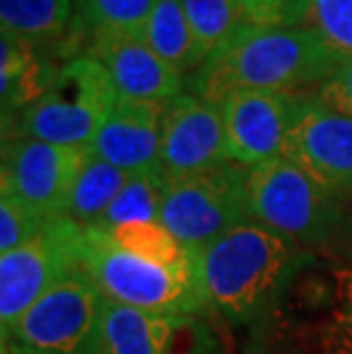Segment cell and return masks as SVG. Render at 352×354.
I'll return each instance as SVG.
<instances>
[{
	"label": "cell",
	"instance_id": "obj_9",
	"mask_svg": "<svg viewBox=\"0 0 352 354\" xmlns=\"http://www.w3.org/2000/svg\"><path fill=\"white\" fill-rule=\"evenodd\" d=\"M87 160V149L3 135L0 194H10L46 215H62Z\"/></svg>",
	"mask_w": 352,
	"mask_h": 354
},
{
	"label": "cell",
	"instance_id": "obj_14",
	"mask_svg": "<svg viewBox=\"0 0 352 354\" xmlns=\"http://www.w3.org/2000/svg\"><path fill=\"white\" fill-rule=\"evenodd\" d=\"M82 50L106 69L119 99L167 103L188 92V78L172 69L138 35H94Z\"/></svg>",
	"mask_w": 352,
	"mask_h": 354
},
{
	"label": "cell",
	"instance_id": "obj_24",
	"mask_svg": "<svg viewBox=\"0 0 352 354\" xmlns=\"http://www.w3.org/2000/svg\"><path fill=\"white\" fill-rule=\"evenodd\" d=\"M304 28H311L341 57H352V0H313Z\"/></svg>",
	"mask_w": 352,
	"mask_h": 354
},
{
	"label": "cell",
	"instance_id": "obj_16",
	"mask_svg": "<svg viewBox=\"0 0 352 354\" xmlns=\"http://www.w3.org/2000/svg\"><path fill=\"white\" fill-rule=\"evenodd\" d=\"M0 44V96H3V128L28 103L44 94L62 62L39 55L41 44L5 35Z\"/></svg>",
	"mask_w": 352,
	"mask_h": 354
},
{
	"label": "cell",
	"instance_id": "obj_4",
	"mask_svg": "<svg viewBox=\"0 0 352 354\" xmlns=\"http://www.w3.org/2000/svg\"><path fill=\"white\" fill-rule=\"evenodd\" d=\"M117 101L119 94L106 69L87 50H80L62 59L44 94L17 112L3 135L89 151Z\"/></svg>",
	"mask_w": 352,
	"mask_h": 354
},
{
	"label": "cell",
	"instance_id": "obj_12",
	"mask_svg": "<svg viewBox=\"0 0 352 354\" xmlns=\"http://www.w3.org/2000/svg\"><path fill=\"white\" fill-rule=\"evenodd\" d=\"M220 105L190 92L163 105L160 171L167 178L229 165Z\"/></svg>",
	"mask_w": 352,
	"mask_h": 354
},
{
	"label": "cell",
	"instance_id": "obj_28",
	"mask_svg": "<svg viewBox=\"0 0 352 354\" xmlns=\"http://www.w3.org/2000/svg\"><path fill=\"white\" fill-rule=\"evenodd\" d=\"M343 292L339 299V308L329 325V341L327 352L329 354H352V274L343 279Z\"/></svg>",
	"mask_w": 352,
	"mask_h": 354
},
{
	"label": "cell",
	"instance_id": "obj_26",
	"mask_svg": "<svg viewBox=\"0 0 352 354\" xmlns=\"http://www.w3.org/2000/svg\"><path fill=\"white\" fill-rule=\"evenodd\" d=\"M245 26L257 28H299L313 0H236Z\"/></svg>",
	"mask_w": 352,
	"mask_h": 354
},
{
	"label": "cell",
	"instance_id": "obj_21",
	"mask_svg": "<svg viewBox=\"0 0 352 354\" xmlns=\"http://www.w3.org/2000/svg\"><path fill=\"white\" fill-rule=\"evenodd\" d=\"M165 183H167V176L160 169L131 174V178L122 187V192L117 194L101 220L89 231L108 233L112 229L122 227V224L158 222Z\"/></svg>",
	"mask_w": 352,
	"mask_h": 354
},
{
	"label": "cell",
	"instance_id": "obj_13",
	"mask_svg": "<svg viewBox=\"0 0 352 354\" xmlns=\"http://www.w3.org/2000/svg\"><path fill=\"white\" fill-rule=\"evenodd\" d=\"M206 315H156L108 302L101 354H217Z\"/></svg>",
	"mask_w": 352,
	"mask_h": 354
},
{
	"label": "cell",
	"instance_id": "obj_25",
	"mask_svg": "<svg viewBox=\"0 0 352 354\" xmlns=\"http://www.w3.org/2000/svg\"><path fill=\"white\" fill-rule=\"evenodd\" d=\"M53 217L55 215L41 213L10 194H0V254L30 243L46 229Z\"/></svg>",
	"mask_w": 352,
	"mask_h": 354
},
{
	"label": "cell",
	"instance_id": "obj_20",
	"mask_svg": "<svg viewBox=\"0 0 352 354\" xmlns=\"http://www.w3.org/2000/svg\"><path fill=\"white\" fill-rule=\"evenodd\" d=\"M156 0H73V37L138 35L142 37Z\"/></svg>",
	"mask_w": 352,
	"mask_h": 354
},
{
	"label": "cell",
	"instance_id": "obj_17",
	"mask_svg": "<svg viewBox=\"0 0 352 354\" xmlns=\"http://www.w3.org/2000/svg\"><path fill=\"white\" fill-rule=\"evenodd\" d=\"M142 39L156 55L163 57L172 69L183 73L185 78L206 59L188 24L181 0H156Z\"/></svg>",
	"mask_w": 352,
	"mask_h": 354
},
{
	"label": "cell",
	"instance_id": "obj_2",
	"mask_svg": "<svg viewBox=\"0 0 352 354\" xmlns=\"http://www.w3.org/2000/svg\"><path fill=\"white\" fill-rule=\"evenodd\" d=\"M341 59L311 28L243 26L190 73L188 92L211 103L241 89L313 94Z\"/></svg>",
	"mask_w": 352,
	"mask_h": 354
},
{
	"label": "cell",
	"instance_id": "obj_19",
	"mask_svg": "<svg viewBox=\"0 0 352 354\" xmlns=\"http://www.w3.org/2000/svg\"><path fill=\"white\" fill-rule=\"evenodd\" d=\"M131 178L129 171L112 167L106 160H99L89 153L87 165L82 167L80 176L69 194L64 206V217L76 222L82 229H92L101 220L108 206Z\"/></svg>",
	"mask_w": 352,
	"mask_h": 354
},
{
	"label": "cell",
	"instance_id": "obj_27",
	"mask_svg": "<svg viewBox=\"0 0 352 354\" xmlns=\"http://www.w3.org/2000/svg\"><path fill=\"white\" fill-rule=\"evenodd\" d=\"M316 96L336 112L352 117V57H343L323 85L316 89Z\"/></svg>",
	"mask_w": 352,
	"mask_h": 354
},
{
	"label": "cell",
	"instance_id": "obj_7",
	"mask_svg": "<svg viewBox=\"0 0 352 354\" xmlns=\"http://www.w3.org/2000/svg\"><path fill=\"white\" fill-rule=\"evenodd\" d=\"M247 167H222L167 178L158 222L185 250H199L238 224L250 222L245 194Z\"/></svg>",
	"mask_w": 352,
	"mask_h": 354
},
{
	"label": "cell",
	"instance_id": "obj_15",
	"mask_svg": "<svg viewBox=\"0 0 352 354\" xmlns=\"http://www.w3.org/2000/svg\"><path fill=\"white\" fill-rule=\"evenodd\" d=\"M165 103L119 99L89 153L129 174L160 169V117Z\"/></svg>",
	"mask_w": 352,
	"mask_h": 354
},
{
	"label": "cell",
	"instance_id": "obj_3",
	"mask_svg": "<svg viewBox=\"0 0 352 354\" xmlns=\"http://www.w3.org/2000/svg\"><path fill=\"white\" fill-rule=\"evenodd\" d=\"M247 213L302 250L336 245L348 233L346 203L286 156L247 169Z\"/></svg>",
	"mask_w": 352,
	"mask_h": 354
},
{
	"label": "cell",
	"instance_id": "obj_23",
	"mask_svg": "<svg viewBox=\"0 0 352 354\" xmlns=\"http://www.w3.org/2000/svg\"><path fill=\"white\" fill-rule=\"evenodd\" d=\"M181 7L206 57L245 26L236 0H181Z\"/></svg>",
	"mask_w": 352,
	"mask_h": 354
},
{
	"label": "cell",
	"instance_id": "obj_22",
	"mask_svg": "<svg viewBox=\"0 0 352 354\" xmlns=\"http://www.w3.org/2000/svg\"><path fill=\"white\" fill-rule=\"evenodd\" d=\"M103 236H108L119 250L138 256L142 261L156 263V266L172 268V270H190L188 250L160 222L122 224V227L103 233Z\"/></svg>",
	"mask_w": 352,
	"mask_h": 354
},
{
	"label": "cell",
	"instance_id": "obj_8",
	"mask_svg": "<svg viewBox=\"0 0 352 354\" xmlns=\"http://www.w3.org/2000/svg\"><path fill=\"white\" fill-rule=\"evenodd\" d=\"M87 231L55 215L39 236L0 254V327L10 329L41 295L82 270Z\"/></svg>",
	"mask_w": 352,
	"mask_h": 354
},
{
	"label": "cell",
	"instance_id": "obj_18",
	"mask_svg": "<svg viewBox=\"0 0 352 354\" xmlns=\"http://www.w3.org/2000/svg\"><path fill=\"white\" fill-rule=\"evenodd\" d=\"M5 35L33 44H50L73 28V0H0Z\"/></svg>",
	"mask_w": 352,
	"mask_h": 354
},
{
	"label": "cell",
	"instance_id": "obj_1",
	"mask_svg": "<svg viewBox=\"0 0 352 354\" xmlns=\"http://www.w3.org/2000/svg\"><path fill=\"white\" fill-rule=\"evenodd\" d=\"M188 254L208 311L234 325L263 320L311 261V252L252 220Z\"/></svg>",
	"mask_w": 352,
	"mask_h": 354
},
{
	"label": "cell",
	"instance_id": "obj_10",
	"mask_svg": "<svg viewBox=\"0 0 352 354\" xmlns=\"http://www.w3.org/2000/svg\"><path fill=\"white\" fill-rule=\"evenodd\" d=\"M284 156L343 203H352V117L306 94Z\"/></svg>",
	"mask_w": 352,
	"mask_h": 354
},
{
	"label": "cell",
	"instance_id": "obj_29",
	"mask_svg": "<svg viewBox=\"0 0 352 354\" xmlns=\"http://www.w3.org/2000/svg\"><path fill=\"white\" fill-rule=\"evenodd\" d=\"M3 354H7V352H3Z\"/></svg>",
	"mask_w": 352,
	"mask_h": 354
},
{
	"label": "cell",
	"instance_id": "obj_11",
	"mask_svg": "<svg viewBox=\"0 0 352 354\" xmlns=\"http://www.w3.org/2000/svg\"><path fill=\"white\" fill-rule=\"evenodd\" d=\"M304 96L306 94L241 89L217 103L231 162L250 169L284 156Z\"/></svg>",
	"mask_w": 352,
	"mask_h": 354
},
{
	"label": "cell",
	"instance_id": "obj_5",
	"mask_svg": "<svg viewBox=\"0 0 352 354\" xmlns=\"http://www.w3.org/2000/svg\"><path fill=\"white\" fill-rule=\"evenodd\" d=\"M108 299L85 270L69 274L3 331L7 354H101Z\"/></svg>",
	"mask_w": 352,
	"mask_h": 354
},
{
	"label": "cell",
	"instance_id": "obj_6",
	"mask_svg": "<svg viewBox=\"0 0 352 354\" xmlns=\"http://www.w3.org/2000/svg\"><path fill=\"white\" fill-rule=\"evenodd\" d=\"M87 231L82 270L108 302L156 315H211L192 270H172L119 250L108 236Z\"/></svg>",
	"mask_w": 352,
	"mask_h": 354
}]
</instances>
